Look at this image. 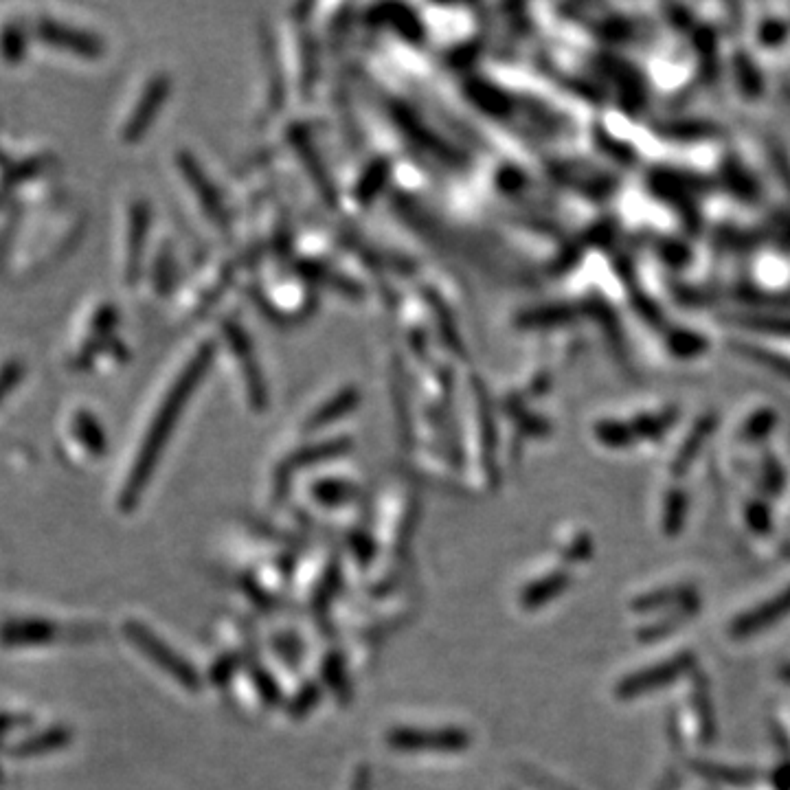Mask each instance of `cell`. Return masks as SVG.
Returning <instances> with one entry per match:
<instances>
[{
	"instance_id": "2e32d148",
	"label": "cell",
	"mask_w": 790,
	"mask_h": 790,
	"mask_svg": "<svg viewBox=\"0 0 790 790\" xmlns=\"http://www.w3.org/2000/svg\"><path fill=\"white\" fill-rule=\"evenodd\" d=\"M352 790H371V769L369 766H358L356 775H354V782H352Z\"/></svg>"
},
{
	"instance_id": "6da1fadb",
	"label": "cell",
	"mask_w": 790,
	"mask_h": 790,
	"mask_svg": "<svg viewBox=\"0 0 790 790\" xmlns=\"http://www.w3.org/2000/svg\"><path fill=\"white\" fill-rule=\"evenodd\" d=\"M211 356H213L211 347L200 349L198 358L187 367L183 378H180V385L174 389L172 395H169V402L165 404L161 417H158V422L154 424V428L148 435V442H145V446L141 450L137 466L132 468V477L128 481L126 494H123V499H126V505H132L134 499H137V496L141 494V490L145 488V483H148L150 474H152V468L156 464V459H158V455H161V450H163V446L167 442V435H169V431H172V424L178 417L180 409H183L185 398L191 393V389L198 385V380L202 378V374H205V369L209 365Z\"/></svg>"
},
{
	"instance_id": "5bb4252c",
	"label": "cell",
	"mask_w": 790,
	"mask_h": 790,
	"mask_svg": "<svg viewBox=\"0 0 790 790\" xmlns=\"http://www.w3.org/2000/svg\"><path fill=\"white\" fill-rule=\"evenodd\" d=\"M387 172H389V167L385 163H376L374 167H371V172H367V178L358 187V198L365 200V202L369 198H374L378 187L382 185V180H385Z\"/></svg>"
},
{
	"instance_id": "5b68a950",
	"label": "cell",
	"mask_w": 790,
	"mask_h": 790,
	"mask_svg": "<svg viewBox=\"0 0 790 790\" xmlns=\"http://www.w3.org/2000/svg\"><path fill=\"white\" fill-rule=\"evenodd\" d=\"M349 450V442L345 439H338V442H327V444H319V446H308L299 450V453L292 455V459L288 461L286 466L279 468L277 474V494H286L288 488V479H290V472L295 468H306L312 464H321V461L327 459H334L338 455H343Z\"/></svg>"
},
{
	"instance_id": "ba28073f",
	"label": "cell",
	"mask_w": 790,
	"mask_h": 790,
	"mask_svg": "<svg viewBox=\"0 0 790 790\" xmlns=\"http://www.w3.org/2000/svg\"><path fill=\"white\" fill-rule=\"evenodd\" d=\"M356 402H358V393L354 389H347L343 393H338L334 400L327 402L323 409H319L310 417L308 428L312 431V428H321V426H327V424L336 422L338 417H343V415H347L349 411H352L354 406H356Z\"/></svg>"
},
{
	"instance_id": "9c48e42d",
	"label": "cell",
	"mask_w": 790,
	"mask_h": 790,
	"mask_svg": "<svg viewBox=\"0 0 790 790\" xmlns=\"http://www.w3.org/2000/svg\"><path fill=\"white\" fill-rule=\"evenodd\" d=\"M248 672H251L255 690L266 707H279L281 703H284V694H281L279 683L275 681V676L264 668V665L248 663Z\"/></svg>"
},
{
	"instance_id": "8992f818",
	"label": "cell",
	"mask_w": 790,
	"mask_h": 790,
	"mask_svg": "<svg viewBox=\"0 0 790 790\" xmlns=\"http://www.w3.org/2000/svg\"><path fill=\"white\" fill-rule=\"evenodd\" d=\"M569 575L567 573H551L547 578H540L527 584L521 591V606L525 611H536V608L549 604L553 597L567 589Z\"/></svg>"
},
{
	"instance_id": "8fae6325",
	"label": "cell",
	"mask_w": 790,
	"mask_h": 790,
	"mask_svg": "<svg viewBox=\"0 0 790 790\" xmlns=\"http://www.w3.org/2000/svg\"><path fill=\"white\" fill-rule=\"evenodd\" d=\"M319 701H321V685L310 681V683L303 685L301 690L295 694V698H292V701L288 703V714L292 718L308 716L310 711L319 705Z\"/></svg>"
},
{
	"instance_id": "9a60e30c",
	"label": "cell",
	"mask_w": 790,
	"mask_h": 790,
	"mask_svg": "<svg viewBox=\"0 0 790 790\" xmlns=\"http://www.w3.org/2000/svg\"><path fill=\"white\" fill-rule=\"evenodd\" d=\"M277 652H279V657H284L288 663H295L301 657V646L295 639L281 637L277 641Z\"/></svg>"
},
{
	"instance_id": "7c38bea8",
	"label": "cell",
	"mask_w": 790,
	"mask_h": 790,
	"mask_svg": "<svg viewBox=\"0 0 790 790\" xmlns=\"http://www.w3.org/2000/svg\"><path fill=\"white\" fill-rule=\"evenodd\" d=\"M240 665H242L240 654H235V652L222 654V657L213 663V668H211V674H209L211 683L216 687H224L233 679L235 672L240 670Z\"/></svg>"
},
{
	"instance_id": "52a82bcc",
	"label": "cell",
	"mask_w": 790,
	"mask_h": 790,
	"mask_svg": "<svg viewBox=\"0 0 790 790\" xmlns=\"http://www.w3.org/2000/svg\"><path fill=\"white\" fill-rule=\"evenodd\" d=\"M323 681L330 687L332 694L338 698L341 705H349L352 701V683H349V676L345 670V661L338 652H330L323 659Z\"/></svg>"
},
{
	"instance_id": "30bf717a",
	"label": "cell",
	"mask_w": 790,
	"mask_h": 790,
	"mask_svg": "<svg viewBox=\"0 0 790 790\" xmlns=\"http://www.w3.org/2000/svg\"><path fill=\"white\" fill-rule=\"evenodd\" d=\"M356 488L345 481H321L312 488V496L323 505H341L354 499Z\"/></svg>"
},
{
	"instance_id": "4fadbf2b",
	"label": "cell",
	"mask_w": 790,
	"mask_h": 790,
	"mask_svg": "<svg viewBox=\"0 0 790 790\" xmlns=\"http://www.w3.org/2000/svg\"><path fill=\"white\" fill-rule=\"evenodd\" d=\"M338 586H341V567H338V564H332V567L325 571L321 586H319V589H316V597H314L316 606H327V604H330L332 597L338 591Z\"/></svg>"
},
{
	"instance_id": "e0dca14e",
	"label": "cell",
	"mask_w": 790,
	"mask_h": 790,
	"mask_svg": "<svg viewBox=\"0 0 790 790\" xmlns=\"http://www.w3.org/2000/svg\"><path fill=\"white\" fill-rule=\"evenodd\" d=\"M354 549L358 551V558H360V562L363 564H367L371 558H374V547H371V543L369 540L365 538V536H354Z\"/></svg>"
},
{
	"instance_id": "277c9868",
	"label": "cell",
	"mask_w": 790,
	"mask_h": 790,
	"mask_svg": "<svg viewBox=\"0 0 790 790\" xmlns=\"http://www.w3.org/2000/svg\"><path fill=\"white\" fill-rule=\"evenodd\" d=\"M229 341L235 349V356L240 360V367H242V374L244 380L248 385V395H251V402L255 409H266V385H264V378H262V371L257 367V360L253 354V347L248 343L246 334L240 330L237 325H229Z\"/></svg>"
},
{
	"instance_id": "7a4b0ae2",
	"label": "cell",
	"mask_w": 790,
	"mask_h": 790,
	"mask_svg": "<svg viewBox=\"0 0 790 790\" xmlns=\"http://www.w3.org/2000/svg\"><path fill=\"white\" fill-rule=\"evenodd\" d=\"M126 635L134 646L145 654V657L156 663L167 676H172L174 681L183 685L185 690L189 692L200 690V676L194 668H191V663L169 648L163 639H158L148 626H143L139 622H128Z\"/></svg>"
},
{
	"instance_id": "3957f363",
	"label": "cell",
	"mask_w": 790,
	"mask_h": 790,
	"mask_svg": "<svg viewBox=\"0 0 790 790\" xmlns=\"http://www.w3.org/2000/svg\"><path fill=\"white\" fill-rule=\"evenodd\" d=\"M387 744L395 751L417 753V751H437V753H457L470 747V733L459 727L442 729H420V727H398L387 733Z\"/></svg>"
}]
</instances>
